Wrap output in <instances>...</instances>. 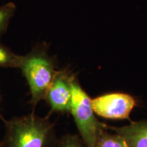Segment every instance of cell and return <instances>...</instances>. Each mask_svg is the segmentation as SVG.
I'll list each match as a JSON object with an SVG mask.
<instances>
[{
  "label": "cell",
  "mask_w": 147,
  "mask_h": 147,
  "mask_svg": "<svg viewBox=\"0 0 147 147\" xmlns=\"http://www.w3.org/2000/svg\"><path fill=\"white\" fill-rule=\"evenodd\" d=\"M1 119L5 125L3 147H52L57 140L49 116L43 118L33 113L10 120Z\"/></svg>",
  "instance_id": "1"
},
{
  "label": "cell",
  "mask_w": 147,
  "mask_h": 147,
  "mask_svg": "<svg viewBox=\"0 0 147 147\" xmlns=\"http://www.w3.org/2000/svg\"><path fill=\"white\" fill-rule=\"evenodd\" d=\"M19 69L28 84L31 98L29 103L35 108L46 95L56 74L54 59L45 48L37 47L28 54L22 56Z\"/></svg>",
  "instance_id": "2"
},
{
  "label": "cell",
  "mask_w": 147,
  "mask_h": 147,
  "mask_svg": "<svg viewBox=\"0 0 147 147\" xmlns=\"http://www.w3.org/2000/svg\"><path fill=\"white\" fill-rule=\"evenodd\" d=\"M70 113L86 147H95L100 134L106 126L95 118L91 99L80 85L75 76L71 80Z\"/></svg>",
  "instance_id": "3"
},
{
  "label": "cell",
  "mask_w": 147,
  "mask_h": 147,
  "mask_svg": "<svg viewBox=\"0 0 147 147\" xmlns=\"http://www.w3.org/2000/svg\"><path fill=\"white\" fill-rule=\"evenodd\" d=\"M91 104L95 114L100 117L110 119H128L136 102L131 95L114 93L91 99Z\"/></svg>",
  "instance_id": "4"
},
{
  "label": "cell",
  "mask_w": 147,
  "mask_h": 147,
  "mask_svg": "<svg viewBox=\"0 0 147 147\" xmlns=\"http://www.w3.org/2000/svg\"><path fill=\"white\" fill-rule=\"evenodd\" d=\"M73 77L65 70L57 71L45 97L51 113H70Z\"/></svg>",
  "instance_id": "5"
},
{
  "label": "cell",
  "mask_w": 147,
  "mask_h": 147,
  "mask_svg": "<svg viewBox=\"0 0 147 147\" xmlns=\"http://www.w3.org/2000/svg\"><path fill=\"white\" fill-rule=\"evenodd\" d=\"M107 127L122 137L129 147H147V121L131 122L120 127Z\"/></svg>",
  "instance_id": "6"
},
{
  "label": "cell",
  "mask_w": 147,
  "mask_h": 147,
  "mask_svg": "<svg viewBox=\"0 0 147 147\" xmlns=\"http://www.w3.org/2000/svg\"><path fill=\"white\" fill-rule=\"evenodd\" d=\"M105 129L99 136L95 147H129L122 137L116 133L108 134Z\"/></svg>",
  "instance_id": "7"
},
{
  "label": "cell",
  "mask_w": 147,
  "mask_h": 147,
  "mask_svg": "<svg viewBox=\"0 0 147 147\" xmlns=\"http://www.w3.org/2000/svg\"><path fill=\"white\" fill-rule=\"evenodd\" d=\"M22 56L16 55L8 48L0 44V67L18 68Z\"/></svg>",
  "instance_id": "8"
},
{
  "label": "cell",
  "mask_w": 147,
  "mask_h": 147,
  "mask_svg": "<svg viewBox=\"0 0 147 147\" xmlns=\"http://www.w3.org/2000/svg\"><path fill=\"white\" fill-rule=\"evenodd\" d=\"M16 11V5L13 3H8L0 5V36L5 32L10 21Z\"/></svg>",
  "instance_id": "9"
},
{
  "label": "cell",
  "mask_w": 147,
  "mask_h": 147,
  "mask_svg": "<svg viewBox=\"0 0 147 147\" xmlns=\"http://www.w3.org/2000/svg\"><path fill=\"white\" fill-rule=\"evenodd\" d=\"M52 147H86L81 138L76 135H65L57 139Z\"/></svg>",
  "instance_id": "10"
},
{
  "label": "cell",
  "mask_w": 147,
  "mask_h": 147,
  "mask_svg": "<svg viewBox=\"0 0 147 147\" xmlns=\"http://www.w3.org/2000/svg\"><path fill=\"white\" fill-rule=\"evenodd\" d=\"M0 147H3V144H2V142H0Z\"/></svg>",
  "instance_id": "11"
}]
</instances>
